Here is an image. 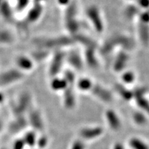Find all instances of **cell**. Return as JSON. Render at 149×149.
Segmentation results:
<instances>
[{
  "instance_id": "cell-25",
  "label": "cell",
  "mask_w": 149,
  "mask_h": 149,
  "mask_svg": "<svg viewBox=\"0 0 149 149\" xmlns=\"http://www.w3.org/2000/svg\"><path fill=\"white\" fill-rule=\"evenodd\" d=\"M113 149H125V148H124V147L123 146L122 143H117L114 146Z\"/></svg>"
},
{
  "instance_id": "cell-3",
  "label": "cell",
  "mask_w": 149,
  "mask_h": 149,
  "mask_svg": "<svg viewBox=\"0 0 149 149\" xmlns=\"http://www.w3.org/2000/svg\"><path fill=\"white\" fill-rule=\"evenodd\" d=\"M91 90L93 95L102 101L107 102H110L113 100V96L111 92L100 85H93Z\"/></svg>"
},
{
  "instance_id": "cell-26",
  "label": "cell",
  "mask_w": 149,
  "mask_h": 149,
  "mask_svg": "<svg viewBox=\"0 0 149 149\" xmlns=\"http://www.w3.org/2000/svg\"><path fill=\"white\" fill-rule=\"evenodd\" d=\"M58 1L61 4H65V5H66V4H67L69 3L70 0H58Z\"/></svg>"
},
{
  "instance_id": "cell-17",
  "label": "cell",
  "mask_w": 149,
  "mask_h": 149,
  "mask_svg": "<svg viewBox=\"0 0 149 149\" xmlns=\"http://www.w3.org/2000/svg\"><path fill=\"white\" fill-rule=\"evenodd\" d=\"M137 106L145 113L149 114V101L144 97H141L136 99Z\"/></svg>"
},
{
  "instance_id": "cell-10",
  "label": "cell",
  "mask_w": 149,
  "mask_h": 149,
  "mask_svg": "<svg viewBox=\"0 0 149 149\" xmlns=\"http://www.w3.org/2000/svg\"><path fill=\"white\" fill-rule=\"evenodd\" d=\"M116 89L120 96L125 100L129 101L133 97L132 91H130L121 84H117L116 85Z\"/></svg>"
},
{
  "instance_id": "cell-21",
  "label": "cell",
  "mask_w": 149,
  "mask_h": 149,
  "mask_svg": "<svg viewBox=\"0 0 149 149\" xmlns=\"http://www.w3.org/2000/svg\"><path fill=\"white\" fill-rule=\"evenodd\" d=\"M25 147L26 144L22 138L16 139L12 146V149H25Z\"/></svg>"
},
{
  "instance_id": "cell-8",
  "label": "cell",
  "mask_w": 149,
  "mask_h": 149,
  "mask_svg": "<svg viewBox=\"0 0 149 149\" xmlns=\"http://www.w3.org/2000/svg\"><path fill=\"white\" fill-rule=\"evenodd\" d=\"M129 57L125 52H120L116 58L114 64V68L116 72H120L125 67L128 62Z\"/></svg>"
},
{
  "instance_id": "cell-19",
  "label": "cell",
  "mask_w": 149,
  "mask_h": 149,
  "mask_svg": "<svg viewBox=\"0 0 149 149\" xmlns=\"http://www.w3.org/2000/svg\"><path fill=\"white\" fill-rule=\"evenodd\" d=\"M122 79L125 83H131L135 80V74L131 72H127L123 74Z\"/></svg>"
},
{
  "instance_id": "cell-24",
  "label": "cell",
  "mask_w": 149,
  "mask_h": 149,
  "mask_svg": "<svg viewBox=\"0 0 149 149\" xmlns=\"http://www.w3.org/2000/svg\"><path fill=\"white\" fill-rule=\"evenodd\" d=\"M134 1H136L139 5L142 8H149V0H134Z\"/></svg>"
},
{
  "instance_id": "cell-9",
  "label": "cell",
  "mask_w": 149,
  "mask_h": 149,
  "mask_svg": "<svg viewBox=\"0 0 149 149\" xmlns=\"http://www.w3.org/2000/svg\"><path fill=\"white\" fill-rule=\"evenodd\" d=\"M21 138L25 143L26 146L32 147L36 146L37 136L34 130L31 129L29 131L26 132Z\"/></svg>"
},
{
  "instance_id": "cell-4",
  "label": "cell",
  "mask_w": 149,
  "mask_h": 149,
  "mask_svg": "<svg viewBox=\"0 0 149 149\" xmlns=\"http://www.w3.org/2000/svg\"><path fill=\"white\" fill-rule=\"evenodd\" d=\"M103 133V129L101 127L84 128L80 130V135L83 139L91 140L100 137Z\"/></svg>"
},
{
  "instance_id": "cell-13",
  "label": "cell",
  "mask_w": 149,
  "mask_h": 149,
  "mask_svg": "<svg viewBox=\"0 0 149 149\" xmlns=\"http://www.w3.org/2000/svg\"><path fill=\"white\" fill-rule=\"evenodd\" d=\"M78 88L81 91H88L91 89L93 83L90 79L86 78H83L79 80L77 83Z\"/></svg>"
},
{
  "instance_id": "cell-6",
  "label": "cell",
  "mask_w": 149,
  "mask_h": 149,
  "mask_svg": "<svg viewBox=\"0 0 149 149\" xmlns=\"http://www.w3.org/2000/svg\"><path fill=\"white\" fill-rule=\"evenodd\" d=\"M139 36L143 45L149 44V24L140 21L139 24Z\"/></svg>"
},
{
  "instance_id": "cell-15",
  "label": "cell",
  "mask_w": 149,
  "mask_h": 149,
  "mask_svg": "<svg viewBox=\"0 0 149 149\" xmlns=\"http://www.w3.org/2000/svg\"><path fill=\"white\" fill-rule=\"evenodd\" d=\"M68 61L72 66L77 69H80L82 67V62L81 60L79 57V55L73 53L70 55L69 57Z\"/></svg>"
},
{
  "instance_id": "cell-1",
  "label": "cell",
  "mask_w": 149,
  "mask_h": 149,
  "mask_svg": "<svg viewBox=\"0 0 149 149\" xmlns=\"http://www.w3.org/2000/svg\"><path fill=\"white\" fill-rule=\"evenodd\" d=\"M86 15L97 32H101L103 31V22L102 21L98 9L95 6L89 7L87 9Z\"/></svg>"
},
{
  "instance_id": "cell-18",
  "label": "cell",
  "mask_w": 149,
  "mask_h": 149,
  "mask_svg": "<svg viewBox=\"0 0 149 149\" xmlns=\"http://www.w3.org/2000/svg\"><path fill=\"white\" fill-rule=\"evenodd\" d=\"M64 79L69 86L73 85L74 83V81H75V77H74V74L70 71L65 72Z\"/></svg>"
},
{
  "instance_id": "cell-22",
  "label": "cell",
  "mask_w": 149,
  "mask_h": 149,
  "mask_svg": "<svg viewBox=\"0 0 149 149\" xmlns=\"http://www.w3.org/2000/svg\"><path fill=\"white\" fill-rule=\"evenodd\" d=\"M48 139L46 136H42L40 137H37L36 146H38L39 148H44L47 145Z\"/></svg>"
},
{
  "instance_id": "cell-20",
  "label": "cell",
  "mask_w": 149,
  "mask_h": 149,
  "mask_svg": "<svg viewBox=\"0 0 149 149\" xmlns=\"http://www.w3.org/2000/svg\"><path fill=\"white\" fill-rule=\"evenodd\" d=\"M146 92H147V90L145 88H142V87L137 88L136 89H135L134 91H132L133 97H135V98L137 99V98H139V97H143L146 95Z\"/></svg>"
},
{
  "instance_id": "cell-5",
  "label": "cell",
  "mask_w": 149,
  "mask_h": 149,
  "mask_svg": "<svg viewBox=\"0 0 149 149\" xmlns=\"http://www.w3.org/2000/svg\"><path fill=\"white\" fill-rule=\"evenodd\" d=\"M106 118L110 127L114 130H118L121 127V122L115 112L113 110L109 109L106 111Z\"/></svg>"
},
{
  "instance_id": "cell-27",
  "label": "cell",
  "mask_w": 149,
  "mask_h": 149,
  "mask_svg": "<svg viewBox=\"0 0 149 149\" xmlns=\"http://www.w3.org/2000/svg\"><path fill=\"white\" fill-rule=\"evenodd\" d=\"M2 149H4V148H2Z\"/></svg>"
},
{
  "instance_id": "cell-7",
  "label": "cell",
  "mask_w": 149,
  "mask_h": 149,
  "mask_svg": "<svg viewBox=\"0 0 149 149\" xmlns=\"http://www.w3.org/2000/svg\"><path fill=\"white\" fill-rule=\"evenodd\" d=\"M64 104L67 108H72L75 104V96L71 86H68L64 90Z\"/></svg>"
},
{
  "instance_id": "cell-11",
  "label": "cell",
  "mask_w": 149,
  "mask_h": 149,
  "mask_svg": "<svg viewBox=\"0 0 149 149\" xmlns=\"http://www.w3.org/2000/svg\"><path fill=\"white\" fill-rule=\"evenodd\" d=\"M63 57L64 55L63 54H60L57 55V57L55 59L56 60L53 63L52 67L51 68V74L52 75H56V74L58 73L60 70L62 66Z\"/></svg>"
},
{
  "instance_id": "cell-2",
  "label": "cell",
  "mask_w": 149,
  "mask_h": 149,
  "mask_svg": "<svg viewBox=\"0 0 149 149\" xmlns=\"http://www.w3.org/2000/svg\"><path fill=\"white\" fill-rule=\"evenodd\" d=\"M28 124L31 125L34 131H41L44 129V123L40 114L36 110L31 111L29 118L27 120Z\"/></svg>"
},
{
  "instance_id": "cell-12",
  "label": "cell",
  "mask_w": 149,
  "mask_h": 149,
  "mask_svg": "<svg viewBox=\"0 0 149 149\" xmlns=\"http://www.w3.org/2000/svg\"><path fill=\"white\" fill-rule=\"evenodd\" d=\"M68 86V84L64 78L55 79V80L52 82V84H51L52 88L55 91H64L67 88Z\"/></svg>"
},
{
  "instance_id": "cell-23",
  "label": "cell",
  "mask_w": 149,
  "mask_h": 149,
  "mask_svg": "<svg viewBox=\"0 0 149 149\" xmlns=\"http://www.w3.org/2000/svg\"><path fill=\"white\" fill-rule=\"evenodd\" d=\"M71 149H85V144L81 140H77L72 143Z\"/></svg>"
},
{
  "instance_id": "cell-14",
  "label": "cell",
  "mask_w": 149,
  "mask_h": 149,
  "mask_svg": "<svg viewBox=\"0 0 149 149\" xmlns=\"http://www.w3.org/2000/svg\"><path fill=\"white\" fill-rule=\"evenodd\" d=\"M129 145L132 149H149L148 146L141 140L132 138L130 140Z\"/></svg>"
},
{
  "instance_id": "cell-16",
  "label": "cell",
  "mask_w": 149,
  "mask_h": 149,
  "mask_svg": "<svg viewBox=\"0 0 149 149\" xmlns=\"http://www.w3.org/2000/svg\"><path fill=\"white\" fill-rule=\"evenodd\" d=\"M133 119L134 122L139 125H143L147 122L146 116L141 112H136L133 115Z\"/></svg>"
}]
</instances>
